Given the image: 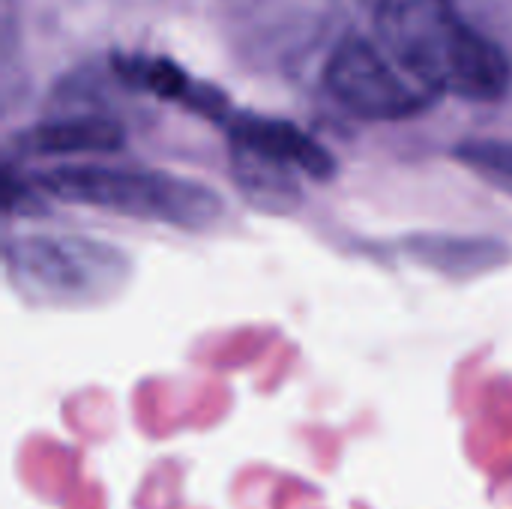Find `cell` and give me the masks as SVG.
<instances>
[{
    "mask_svg": "<svg viewBox=\"0 0 512 509\" xmlns=\"http://www.w3.org/2000/svg\"><path fill=\"white\" fill-rule=\"evenodd\" d=\"M129 258L102 240L30 234L6 243V273L21 297L48 306H93L117 294Z\"/></svg>",
    "mask_w": 512,
    "mask_h": 509,
    "instance_id": "cell-3",
    "label": "cell"
},
{
    "mask_svg": "<svg viewBox=\"0 0 512 509\" xmlns=\"http://www.w3.org/2000/svg\"><path fill=\"white\" fill-rule=\"evenodd\" d=\"M324 87L348 114L369 123H396L429 111L438 96L417 84L378 39L345 36L327 66Z\"/></svg>",
    "mask_w": 512,
    "mask_h": 509,
    "instance_id": "cell-4",
    "label": "cell"
},
{
    "mask_svg": "<svg viewBox=\"0 0 512 509\" xmlns=\"http://www.w3.org/2000/svg\"><path fill=\"white\" fill-rule=\"evenodd\" d=\"M126 144L123 123L102 114H81L63 120H45L21 129L12 147L21 156H84V153H117Z\"/></svg>",
    "mask_w": 512,
    "mask_h": 509,
    "instance_id": "cell-7",
    "label": "cell"
},
{
    "mask_svg": "<svg viewBox=\"0 0 512 509\" xmlns=\"http://www.w3.org/2000/svg\"><path fill=\"white\" fill-rule=\"evenodd\" d=\"M114 72L135 90H144L162 102L183 105L213 123L222 126V120L234 111L228 96L213 87L195 81L183 66H177L168 57L153 54H114Z\"/></svg>",
    "mask_w": 512,
    "mask_h": 509,
    "instance_id": "cell-6",
    "label": "cell"
},
{
    "mask_svg": "<svg viewBox=\"0 0 512 509\" xmlns=\"http://www.w3.org/2000/svg\"><path fill=\"white\" fill-rule=\"evenodd\" d=\"M222 129L237 159H252L285 174L300 171L312 180H330L336 174L333 153L291 120L234 108L222 120Z\"/></svg>",
    "mask_w": 512,
    "mask_h": 509,
    "instance_id": "cell-5",
    "label": "cell"
},
{
    "mask_svg": "<svg viewBox=\"0 0 512 509\" xmlns=\"http://www.w3.org/2000/svg\"><path fill=\"white\" fill-rule=\"evenodd\" d=\"M378 42L429 93L465 102H501L512 87V63L453 0H378Z\"/></svg>",
    "mask_w": 512,
    "mask_h": 509,
    "instance_id": "cell-1",
    "label": "cell"
},
{
    "mask_svg": "<svg viewBox=\"0 0 512 509\" xmlns=\"http://www.w3.org/2000/svg\"><path fill=\"white\" fill-rule=\"evenodd\" d=\"M27 180L36 195L180 231H207L225 213V201L216 189L171 171L81 162L45 168Z\"/></svg>",
    "mask_w": 512,
    "mask_h": 509,
    "instance_id": "cell-2",
    "label": "cell"
},
{
    "mask_svg": "<svg viewBox=\"0 0 512 509\" xmlns=\"http://www.w3.org/2000/svg\"><path fill=\"white\" fill-rule=\"evenodd\" d=\"M453 156L474 171L480 180H486L492 189L512 198V141L501 138H468L456 144Z\"/></svg>",
    "mask_w": 512,
    "mask_h": 509,
    "instance_id": "cell-9",
    "label": "cell"
},
{
    "mask_svg": "<svg viewBox=\"0 0 512 509\" xmlns=\"http://www.w3.org/2000/svg\"><path fill=\"white\" fill-rule=\"evenodd\" d=\"M414 249L420 252L423 261H429L438 270H450V273H462V267L480 270V267L504 261V246L498 240L426 237V243H417Z\"/></svg>",
    "mask_w": 512,
    "mask_h": 509,
    "instance_id": "cell-8",
    "label": "cell"
}]
</instances>
